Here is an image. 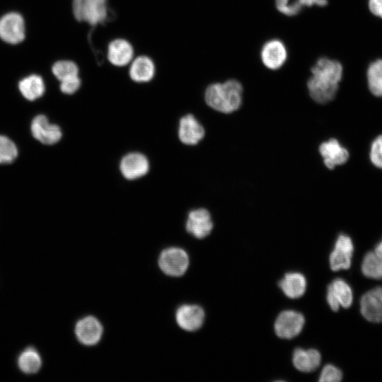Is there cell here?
Listing matches in <instances>:
<instances>
[{"label": "cell", "mask_w": 382, "mask_h": 382, "mask_svg": "<svg viewBox=\"0 0 382 382\" xmlns=\"http://www.w3.org/2000/svg\"><path fill=\"white\" fill-rule=\"evenodd\" d=\"M307 81L311 98L316 103L325 104L332 100L339 89L343 68L340 62L328 57L319 58L311 70Z\"/></svg>", "instance_id": "1"}, {"label": "cell", "mask_w": 382, "mask_h": 382, "mask_svg": "<svg viewBox=\"0 0 382 382\" xmlns=\"http://www.w3.org/2000/svg\"><path fill=\"white\" fill-rule=\"evenodd\" d=\"M176 322L183 330L187 331H195L203 325L204 320V311L198 305H183L176 311Z\"/></svg>", "instance_id": "14"}, {"label": "cell", "mask_w": 382, "mask_h": 382, "mask_svg": "<svg viewBox=\"0 0 382 382\" xmlns=\"http://www.w3.org/2000/svg\"><path fill=\"white\" fill-rule=\"evenodd\" d=\"M0 38L10 44H18L25 38V23L18 13L11 12L0 18Z\"/></svg>", "instance_id": "6"}, {"label": "cell", "mask_w": 382, "mask_h": 382, "mask_svg": "<svg viewBox=\"0 0 382 382\" xmlns=\"http://www.w3.org/2000/svg\"><path fill=\"white\" fill-rule=\"evenodd\" d=\"M374 252L382 258V240L376 245Z\"/></svg>", "instance_id": "33"}, {"label": "cell", "mask_w": 382, "mask_h": 382, "mask_svg": "<svg viewBox=\"0 0 382 382\" xmlns=\"http://www.w3.org/2000/svg\"><path fill=\"white\" fill-rule=\"evenodd\" d=\"M52 72L60 81L79 76V68L71 61L57 62L52 66Z\"/></svg>", "instance_id": "27"}, {"label": "cell", "mask_w": 382, "mask_h": 382, "mask_svg": "<svg viewBox=\"0 0 382 382\" xmlns=\"http://www.w3.org/2000/svg\"><path fill=\"white\" fill-rule=\"evenodd\" d=\"M160 269L167 275H183L189 265L187 253L180 248H168L161 252L158 258Z\"/></svg>", "instance_id": "3"}, {"label": "cell", "mask_w": 382, "mask_h": 382, "mask_svg": "<svg viewBox=\"0 0 382 382\" xmlns=\"http://www.w3.org/2000/svg\"><path fill=\"white\" fill-rule=\"evenodd\" d=\"M243 86L234 79L209 85L204 94L207 104L215 110L231 113L238 110L242 103Z\"/></svg>", "instance_id": "2"}, {"label": "cell", "mask_w": 382, "mask_h": 382, "mask_svg": "<svg viewBox=\"0 0 382 382\" xmlns=\"http://www.w3.org/2000/svg\"><path fill=\"white\" fill-rule=\"evenodd\" d=\"M360 311L370 322H382V286L372 289L361 296Z\"/></svg>", "instance_id": "10"}, {"label": "cell", "mask_w": 382, "mask_h": 382, "mask_svg": "<svg viewBox=\"0 0 382 382\" xmlns=\"http://www.w3.org/2000/svg\"><path fill=\"white\" fill-rule=\"evenodd\" d=\"M17 156L16 144L7 137L0 135V164L10 163Z\"/></svg>", "instance_id": "28"}, {"label": "cell", "mask_w": 382, "mask_h": 382, "mask_svg": "<svg viewBox=\"0 0 382 382\" xmlns=\"http://www.w3.org/2000/svg\"><path fill=\"white\" fill-rule=\"evenodd\" d=\"M120 169L127 180H135L145 175L149 169L147 158L138 152L125 155L121 160Z\"/></svg>", "instance_id": "12"}, {"label": "cell", "mask_w": 382, "mask_h": 382, "mask_svg": "<svg viewBox=\"0 0 382 382\" xmlns=\"http://www.w3.org/2000/svg\"><path fill=\"white\" fill-rule=\"evenodd\" d=\"M18 88L26 99L35 100L44 94L45 86L41 76L33 74L23 79L18 83Z\"/></svg>", "instance_id": "22"}, {"label": "cell", "mask_w": 382, "mask_h": 382, "mask_svg": "<svg viewBox=\"0 0 382 382\" xmlns=\"http://www.w3.org/2000/svg\"><path fill=\"white\" fill-rule=\"evenodd\" d=\"M17 364L19 369L25 374L37 373L42 366V359L37 351L33 347L24 349L18 356Z\"/></svg>", "instance_id": "24"}, {"label": "cell", "mask_w": 382, "mask_h": 382, "mask_svg": "<svg viewBox=\"0 0 382 382\" xmlns=\"http://www.w3.org/2000/svg\"><path fill=\"white\" fill-rule=\"evenodd\" d=\"M361 272L368 278L381 279L382 258L375 252L367 253L362 261Z\"/></svg>", "instance_id": "26"}, {"label": "cell", "mask_w": 382, "mask_h": 382, "mask_svg": "<svg viewBox=\"0 0 382 382\" xmlns=\"http://www.w3.org/2000/svg\"><path fill=\"white\" fill-rule=\"evenodd\" d=\"M260 57L267 68L272 70L278 69L284 65L287 59L286 48L281 40H270L263 45Z\"/></svg>", "instance_id": "11"}, {"label": "cell", "mask_w": 382, "mask_h": 382, "mask_svg": "<svg viewBox=\"0 0 382 382\" xmlns=\"http://www.w3.org/2000/svg\"><path fill=\"white\" fill-rule=\"evenodd\" d=\"M369 159L375 167L382 169V134L377 136L371 144Z\"/></svg>", "instance_id": "29"}, {"label": "cell", "mask_w": 382, "mask_h": 382, "mask_svg": "<svg viewBox=\"0 0 382 382\" xmlns=\"http://www.w3.org/2000/svg\"><path fill=\"white\" fill-rule=\"evenodd\" d=\"M328 3V0H275L277 9L288 16L297 15L306 6H325Z\"/></svg>", "instance_id": "23"}, {"label": "cell", "mask_w": 382, "mask_h": 382, "mask_svg": "<svg viewBox=\"0 0 382 382\" xmlns=\"http://www.w3.org/2000/svg\"><path fill=\"white\" fill-rule=\"evenodd\" d=\"M60 90L65 94L74 93L81 86V80L79 76L60 81Z\"/></svg>", "instance_id": "31"}, {"label": "cell", "mask_w": 382, "mask_h": 382, "mask_svg": "<svg viewBox=\"0 0 382 382\" xmlns=\"http://www.w3.org/2000/svg\"><path fill=\"white\" fill-rule=\"evenodd\" d=\"M133 55L132 46L124 39L115 40L108 45V58L113 65L125 66L132 62Z\"/></svg>", "instance_id": "18"}, {"label": "cell", "mask_w": 382, "mask_h": 382, "mask_svg": "<svg viewBox=\"0 0 382 382\" xmlns=\"http://www.w3.org/2000/svg\"><path fill=\"white\" fill-rule=\"evenodd\" d=\"M367 84L370 92L382 98V59L371 62L366 71Z\"/></svg>", "instance_id": "25"}, {"label": "cell", "mask_w": 382, "mask_h": 382, "mask_svg": "<svg viewBox=\"0 0 382 382\" xmlns=\"http://www.w3.org/2000/svg\"><path fill=\"white\" fill-rule=\"evenodd\" d=\"M368 6L374 16L382 18V0H369Z\"/></svg>", "instance_id": "32"}, {"label": "cell", "mask_w": 382, "mask_h": 382, "mask_svg": "<svg viewBox=\"0 0 382 382\" xmlns=\"http://www.w3.org/2000/svg\"><path fill=\"white\" fill-rule=\"evenodd\" d=\"M154 73V64L148 57H138L131 63L129 76L136 82H148L153 79Z\"/></svg>", "instance_id": "21"}, {"label": "cell", "mask_w": 382, "mask_h": 382, "mask_svg": "<svg viewBox=\"0 0 382 382\" xmlns=\"http://www.w3.org/2000/svg\"><path fill=\"white\" fill-rule=\"evenodd\" d=\"M342 378V371L332 364L325 365L322 369L318 381L320 382H338Z\"/></svg>", "instance_id": "30"}, {"label": "cell", "mask_w": 382, "mask_h": 382, "mask_svg": "<svg viewBox=\"0 0 382 382\" xmlns=\"http://www.w3.org/2000/svg\"><path fill=\"white\" fill-rule=\"evenodd\" d=\"M76 18L95 25L103 21L107 16L106 0H73Z\"/></svg>", "instance_id": "4"}, {"label": "cell", "mask_w": 382, "mask_h": 382, "mask_svg": "<svg viewBox=\"0 0 382 382\" xmlns=\"http://www.w3.org/2000/svg\"><path fill=\"white\" fill-rule=\"evenodd\" d=\"M33 136L44 144L52 145L57 143L62 138L60 127L50 124L46 116L39 115L35 117L31 122Z\"/></svg>", "instance_id": "8"}, {"label": "cell", "mask_w": 382, "mask_h": 382, "mask_svg": "<svg viewBox=\"0 0 382 382\" xmlns=\"http://www.w3.org/2000/svg\"><path fill=\"white\" fill-rule=\"evenodd\" d=\"M326 297L334 311H337L340 306L345 308L350 307L353 299L351 287L342 279H336L328 285Z\"/></svg>", "instance_id": "9"}, {"label": "cell", "mask_w": 382, "mask_h": 382, "mask_svg": "<svg viewBox=\"0 0 382 382\" xmlns=\"http://www.w3.org/2000/svg\"><path fill=\"white\" fill-rule=\"evenodd\" d=\"M213 228L209 212L203 208L191 211L188 214L186 230L197 238L207 236Z\"/></svg>", "instance_id": "15"}, {"label": "cell", "mask_w": 382, "mask_h": 382, "mask_svg": "<svg viewBox=\"0 0 382 382\" xmlns=\"http://www.w3.org/2000/svg\"><path fill=\"white\" fill-rule=\"evenodd\" d=\"M279 286L287 297L298 299L306 291V279L299 272H289L279 282Z\"/></svg>", "instance_id": "20"}, {"label": "cell", "mask_w": 382, "mask_h": 382, "mask_svg": "<svg viewBox=\"0 0 382 382\" xmlns=\"http://www.w3.org/2000/svg\"><path fill=\"white\" fill-rule=\"evenodd\" d=\"M305 324V318L299 312L285 310L281 312L274 325L276 335L282 339H292L301 332Z\"/></svg>", "instance_id": "5"}, {"label": "cell", "mask_w": 382, "mask_h": 382, "mask_svg": "<svg viewBox=\"0 0 382 382\" xmlns=\"http://www.w3.org/2000/svg\"><path fill=\"white\" fill-rule=\"evenodd\" d=\"M354 245L351 238L345 234L337 237L334 250L330 255V265L332 271L347 270L351 266Z\"/></svg>", "instance_id": "7"}, {"label": "cell", "mask_w": 382, "mask_h": 382, "mask_svg": "<svg viewBox=\"0 0 382 382\" xmlns=\"http://www.w3.org/2000/svg\"><path fill=\"white\" fill-rule=\"evenodd\" d=\"M103 334L100 323L93 316H87L79 320L75 326V335L78 340L85 345L98 343Z\"/></svg>", "instance_id": "13"}, {"label": "cell", "mask_w": 382, "mask_h": 382, "mask_svg": "<svg viewBox=\"0 0 382 382\" xmlns=\"http://www.w3.org/2000/svg\"><path fill=\"white\" fill-rule=\"evenodd\" d=\"M204 136V127L190 114L183 116L179 122L178 137L187 145L197 144Z\"/></svg>", "instance_id": "17"}, {"label": "cell", "mask_w": 382, "mask_h": 382, "mask_svg": "<svg viewBox=\"0 0 382 382\" xmlns=\"http://www.w3.org/2000/svg\"><path fill=\"white\" fill-rule=\"evenodd\" d=\"M319 152L323 158L325 166L331 170L337 166L345 163L349 158L347 149L335 139L322 143L319 146Z\"/></svg>", "instance_id": "16"}, {"label": "cell", "mask_w": 382, "mask_h": 382, "mask_svg": "<svg viewBox=\"0 0 382 382\" xmlns=\"http://www.w3.org/2000/svg\"><path fill=\"white\" fill-rule=\"evenodd\" d=\"M321 355L316 349H303L297 348L292 356L293 364L296 369L303 372H311L320 365Z\"/></svg>", "instance_id": "19"}]
</instances>
